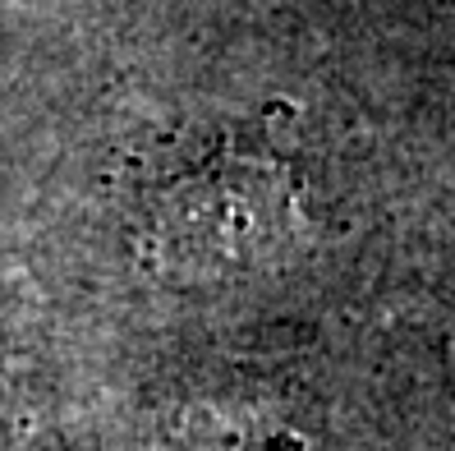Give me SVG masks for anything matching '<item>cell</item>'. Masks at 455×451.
<instances>
[{
	"mask_svg": "<svg viewBox=\"0 0 455 451\" xmlns=\"http://www.w3.org/2000/svg\"><path fill=\"white\" fill-rule=\"evenodd\" d=\"M294 184L272 152L226 139L180 171L148 212V249L166 272L253 268L290 240Z\"/></svg>",
	"mask_w": 455,
	"mask_h": 451,
	"instance_id": "obj_1",
	"label": "cell"
}]
</instances>
